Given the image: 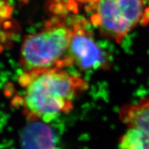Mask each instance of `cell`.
Instances as JSON below:
<instances>
[{
	"mask_svg": "<svg viewBox=\"0 0 149 149\" xmlns=\"http://www.w3.org/2000/svg\"><path fill=\"white\" fill-rule=\"evenodd\" d=\"M21 144L22 149H60L53 130L42 122H30L22 131Z\"/></svg>",
	"mask_w": 149,
	"mask_h": 149,
	"instance_id": "obj_5",
	"label": "cell"
},
{
	"mask_svg": "<svg viewBox=\"0 0 149 149\" xmlns=\"http://www.w3.org/2000/svg\"><path fill=\"white\" fill-rule=\"evenodd\" d=\"M72 26L55 20L37 33L27 35L22 44L19 65L23 72L64 69L73 65L69 57Z\"/></svg>",
	"mask_w": 149,
	"mask_h": 149,
	"instance_id": "obj_2",
	"label": "cell"
},
{
	"mask_svg": "<svg viewBox=\"0 0 149 149\" xmlns=\"http://www.w3.org/2000/svg\"><path fill=\"white\" fill-rule=\"evenodd\" d=\"M72 1V3H81V4H84L86 6H88L92 4L95 0H70Z\"/></svg>",
	"mask_w": 149,
	"mask_h": 149,
	"instance_id": "obj_8",
	"label": "cell"
},
{
	"mask_svg": "<svg viewBox=\"0 0 149 149\" xmlns=\"http://www.w3.org/2000/svg\"><path fill=\"white\" fill-rule=\"evenodd\" d=\"M148 0H95L88 6L91 21L102 36L120 44L142 22Z\"/></svg>",
	"mask_w": 149,
	"mask_h": 149,
	"instance_id": "obj_3",
	"label": "cell"
},
{
	"mask_svg": "<svg viewBox=\"0 0 149 149\" xmlns=\"http://www.w3.org/2000/svg\"><path fill=\"white\" fill-rule=\"evenodd\" d=\"M70 44L69 57L79 69H107L110 66L105 52L100 47L83 21L74 22Z\"/></svg>",
	"mask_w": 149,
	"mask_h": 149,
	"instance_id": "obj_4",
	"label": "cell"
},
{
	"mask_svg": "<svg viewBox=\"0 0 149 149\" xmlns=\"http://www.w3.org/2000/svg\"><path fill=\"white\" fill-rule=\"evenodd\" d=\"M119 117L128 128H136L149 133V97L124 105L119 111Z\"/></svg>",
	"mask_w": 149,
	"mask_h": 149,
	"instance_id": "obj_6",
	"label": "cell"
},
{
	"mask_svg": "<svg viewBox=\"0 0 149 149\" xmlns=\"http://www.w3.org/2000/svg\"><path fill=\"white\" fill-rule=\"evenodd\" d=\"M119 149H149V133L128 128L120 139Z\"/></svg>",
	"mask_w": 149,
	"mask_h": 149,
	"instance_id": "obj_7",
	"label": "cell"
},
{
	"mask_svg": "<svg viewBox=\"0 0 149 149\" xmlns=\"http://www.w3.org/2000/svg\"><path fill=\"white\" fill-rule=\"evenodd\" d=\"M22 113L29 122L49 124L73 109L76 97L88 88V81L64 69L22 72Z\"/></svg>",
	"mask_w": 149,
	"mask_h": 149,
	"instance_id": "obj_1",
	"label": "cell"
}]
</instances>
